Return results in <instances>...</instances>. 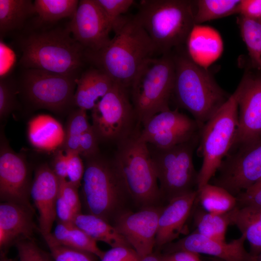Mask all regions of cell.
Instances as JSON below:
<instances>
[{
    "instance_id": "1",
    "label": "cell",
    "mask_w": 261,
    "mask_h": 261,
    "mask_svg": "<svg viewBox=\"0 0 261 261\" xmlns=\"http://www.w3.org/2000/svg\"><path fill=\"white\" fill-rule=\"evenodd\" d=\"M115 35L97 51L85 50L87 63L115 83L129 89L137 74L156 54L148 35L134 16H121L114 25Z\"/></svg>"
},
{
    "instance_id": "2",
    "label": "cell",
    "mask_w": 261,
    "mask_h": 261,
    "mask_svg": "<svg viewBox=\"0 0 261 261\" xmlns=\"http://www.w3.org/2000/svg\"><path fill=\"white\" fill-rule=\"evenodd\" d=\"M182 48L172 51L175 67L172 96L202 127L231 95L218 84L208 69L195 63Z\"/></svg>"
},
{
    "instance_id": "3",
    "label": "cell",
    "mask_w": 261,
    "mask_h": 261,
    "mask_svg": "<svg viewBox=\"0 0 261 261\" xmlns=\"http://www.w3.org/2000/svg\"><path fill=\"white\" fill-rule=\"evenodd\" d=\"M20 64L25 69L80 76L87 64L85 48L73 37L67 27L33 31L19 41Z\"/></svg>"
},
{
    "instance_id": "4",
    "label": "cell",
    "mask_w": 261,
    "mask_h": 261,
    "mask_svg": "<svg viewBox=\"0 0 261 261\" xmlns=\"http://www.w3.org/2000/svg\"><path fill=\"white\" fill-rule=\"evenodd\" d=\"M195 12V0H142L134 16L161 56L186 44Z\"/></svg>"
},
{
    "instance_id": "5",
    "label": "cell",
    "mask_w": 261,
    "mask_h": 261,
    "mask_svg": "<svg viewBox=\"0 0 261 261\" xmlns=\"http://www.w3.org/2000/svg\"><path fill=\"white\" fill-rule=\"evenodd\" d=\"M81 195L87 214L113 224L131 200L123 176L114 160L98 154L86 159Z\"/></svg>"
},
{
    "instance_id": "6",
    "label": "cell",
    "mask_w": 261,
    "mask_h": 261,
    "mask_svg": "<svg viewBox=\"0 0 261 261\" xmlns=\"http://www.w3.org/2000/svg\"><path fill=\"white\" fill-rule=\"evenodd\" d=\"M117 145L113 160L133 203L140 209L159 205L162 196L148 144L136 130Z\"/></svg>"
},
{
    "instance_id": "7",
    "label": "cell",
    "mask_w": 261,
    "mask_h": 261,
    "mask_svg": "<svg viewBox=\"0 0 261 261\" xmlns=\"http://www.w3.org/2000/svg\"><path fill=\"white\" fill-rule=\"evenodd\" d=\"M174 74L172 52L152 58L143 66L129 88L138 124L144 125L155 115L170 109Z\"/></svg>"
},
{
    "instance_id": "8",
    "label": "cell",
    "mask_w": 261,
    "mask_h": 261,
    "mask_svg": "<svg viewBox=\"0 0 261 261\" xmlns=\"http://www.w3.org/2000/svg\"><path fill=\"white\" fill-rule=\"evenodd\" d=\"M238 127V106L233 93L228 101L201 128L198 153L203 158L197 189L215 176L232 149Z\"/></svg>"
},
{
    "instance_id": "9",
    "label": "cell",
    "mask_w": 261,
    "mask_h": 261,
    "mask_svg": "<svg viewBox=\"0 0 261 261\" xmlns=\"http://www.w3.org/2000/svg\"><path fill=\"white\" fill-rule=\"evenodd\" d=\"M199 142V136L166 148L148 145L162 198L169 201L197 187L193 155Z\"/></svg>"
},
{
    "instance_id": "10",
    "label": "cell",
    "mask_w": 261,
    "mask_h": 261,
    "mask_svg": "<svg viewBox=\"0 0 261 261\" xmlns=\"http://www.w3.org/2000/svg\"><path fill=\"white\" fill-rule=\"evenodd\" d=\"M129 90L115 83L91 110V125L99 141L117 143L135 131L137 121Z\"/></svg>"
},
{
    "instance_id": "11",
    "label": "cell",
    "mask_w": 261,
    "mask_h": 261,
    "mask_svg": "<svg viewBox=\"0 0 261 261\" xmlns=\"http://www.w3.org/2000/svg\"><path fill=\"white\" fill-rule=\"evenodd\" d=\"M79 77L26 69L22 86L26 96L34 105L60 112L74 105V90Z\"/></svg>"
},
{
    "instance_id": "12",
    "label": "cell",
    "mask_w": 261,
    "mask_h": 261,
    "mask_svg": "<svg viewBox=\"0 0 261 261\" xmlns=\"http://www.w3.org/2000/svg\"><path fill=\"white\" fill-rule=\"evenodd\" d=\"M213 184L236 197L261 180V139L232 148L223 160Z\"/></svg>"
},
{
    "instance_id": "13",
    "label": "cell",
    "mask_w": 261,
    "mask_h": 261,
    "mask_svg": "<svg viewBox=\"0 0 261 261\" xmlns=\"http://www.w3.org/2000/svg\"><path fill=\"white\" fill-rule=\"evenodd\" d=\"M233 93L238 106V127L232 148L261 139V72L249 65Z\"/></svg>"
},
{
    "instance_id": "14",
    "label": "cell",
    "mask_w": 261,
    "mask_h": 261,
    "mask_svg": "<svg viewBox=\"0 0 261 261\" xmlns=\"http://www.w3.org/2000/svg\"><path fill=\"white\" fill-rule=\"evenodd\" d=\"M201 127L178 109L162 111L151 117L139 131L140 139L148 145L166 148L199 136Z\"/></svg>"
},
{
    "instance_id": "15",
    "label": "cell",
    "mask_w": 261,
    "mask_h": 261,
    "mask_svg": "<svg viewBox=\"0 0 261 261\" xmlns=\"http://www.w3.org/2000/svg\"><path fill=\"white\" fill-rule=\"evenodd\" d=\"M73 38L86 50L97 51L110 41L113 25L95 0H81L67 26Z\"/></svg>"
},
{
    "instance_id": "16",
    "label": "cell",
    "mask_w": 261,
    "mask_h": 261,
    "mask_svg": "<svg viewBox=\"0 0 261 261\" xmlns=\"http://www.w3.org/2000/svg\"><path fill=\"white\" fill-rule=\"evenodd\" d=\"M163 207L149 206L137 212L128 210L119 215L112 224L141 258L153 253Z\"/></svg>"
},
{
    "instance_id": "17",
    "label": "cell",
    "mask_w": 261,
    "mask_h": 261,
    "mask_svg": "<svg viewBox=\"0 0 261 261\" xmlns=\"http://www.w3.org/2000/svg\"><path fill=\"white\" fill-rule=\"evenodd\" d=\"M29 171L23 157L15 153L5 142L0 150V197L25 206L34 211L29 202Z\"/></svg>"
},
{
    "instance_id": "18",
    "label": "cell",
    "mask_w": 261,
    "mask_h": 261,
    "mask_svg": "<svg viewBox=\"0 0 261 261\" xmlns=\"http://www.w3.org/2000/svg\"><path fill=\"white\" fill-rule=\"evenodd\" d=\"M244 235L229 243L207 237L195 232L164 246L165 253L187 251L214 256L222 261H257L258 256L247 252L245 247Z\"/></svg>"
},
{
    "instance_id": "19",
    "label": "cell",
    "mask_w": 261,
    "mask_h": 261,
    "mask_svg": "<svg viewBox=\"0 0 261 261\" xmlns=\"http://www.w3.org/2000/svg\"><path fill=\"white\" fill-rule=\"evenodd\" d=\"M59 183V179L47 165H42L36 169L31 184L30 197L38 212L41 234L51 232L56 219L55 207Z\"/></svg>"
},
{
    "instance_id": "20",
    "label": "cell",
    "mask_w": 261,
    "mask_h": 261,
    "mask_svg": "<svg viewBox=\"0 0 261 261\" xmlns=\"http://www.w3.org/2000/svg\"><path fill=\"white\" fill-rule=\"evenodd\" d=\"M34 211L22 205L10 202L0 204V250L6 255L10 246L22 239H32L35 228Z\"/></svg>"
},
{
    "instance_id": "21",
    "label": "cell",
    "mask_w": 261,
    "mask_h": 261,
    "mask_svg": "<svg viewBox=\"0 0 261 261\" xmlns=\"http://www.w3.org/2000/svg\"><path fill=\"white\" fill-rule=\"evenodd\" d=\"M197 191L175 197L168 201L160 214L155 246H163L178 238L197 202Z\"/></svg>"
},
{
    "instance_id": "22",
    "label": "cell",
    "mask_w": 261,
    "mask_h": 261,
    "mask_svg": "<svg viewBox=\"0 0 261 261\" xmlns=\"http://www.w3.org/2000/svg\"><path fill=\"white\" fill-rule=\"evenodd\" d=\"M185 45L191 59L206 69L220 57L223 50L222 40L217 30L201 25H195Z\"/></svg>"
},
{
    "instance_id": "23",
    "label": "cell",
    "mask_w": 261,
    "mask_h": 261,
    "mask_svg": "<svg viewBox=\"0 0 261 261\" xmlns=\"http://www.w3.org/2000/svg\"><path fill=\"white\" fill-rule=\"evenodd\" d=\"M114 83L104 73L91 66L81 72L77 79L74 105L77 108L91 110L99 99L111 89Z\"/></svg>"
},
{
    "instance_id": "24",
    "label": "cell",
    "mask_w": 261,
    "mask_h": 261,
    "mask_svg": "<svg viewBox=\"0 0 261 261\" xmlns=\"http://www.w3.org/2000/svg\"><path fill=\"white\" fill-rule=\"evenodd\" d=\"M28 136L30 143L36 148L52 151L63 146L65 130L55 118L40 115L29 122Z\"/></svg>"
},
{
    "instance_id": "25",
    "label": "cell",
    "mask_w": 261,
    "mask_h": 261,
    "mask_svg": "<svg viewBox=\"0 0 261 261\" xmlns=\"http://www.w3.org/2000/svg\"><path fill=\"white\" fill-rule=\"evenodd\" d=\"M228 214L230 225L238 228L249 242L250 253L258 256L261 252V208L237 206Z\"/></svg>"
},
{
    "instance_id": "26",
    "label": "cell",
    "mask_w": 261,
    "mask_h": 261,
    "mask_svg": "<svg viewBox=\"0 0 261 261\" xmlns=\"http://www.w3.org/2000/svg\"><path fill=\"white\" fill-rule=\"evenodd\" d=\"M73 223L96 241L103 242L112 247H131L113 225L96 216L80 213L75 216Z\"/></svg>"
},
{
    "instance_id": "27",
    "label": "cell",
    "mask_w": 261,
    "mask_h": 261,
    "mask_svg": "<svg viewBox=\"0 0 261 261\" xmlns=\"http://www.w3.org/2000/svg\"><path fill=\"white\" fill-rule=\"evenodd\" d=\"M35 14L32 0H0V36L21 30Z\"/></svg>"
},
{
    "instance_id": "28",
    "label": "cell",
    "mask_w": 261,
    "mask_h": 261,
    "mask_svg": "<svg viewBox=\"0 0 261 261\" xmlns=\"http://www.w3.org/2000/svg\"><path fill=\"white\" fill-rule=\"evenodd\" d=\"M51 234L57 243L90 252L100 259L104 252L99 248L96 244L97 241L73 222L63 223L58 221Z\"/></svg>"
},
{
    "instance_id": "29",
    "label": "cell",
    "mask_w": 261,
    "mask_h": 261,
    "mask_svg": "<svg viewBox=\"0 0 261 261\" xmlns=\"http://www.w3.org/2000/svg\"><path fill=\"white\" fill-rule=\"evenodd\" d=\"M197 191V201L209 213L225 214L237 206L236 197L220 187L208 183Z\"/></svg>"
},
{
    "instance_id": "30",
    "label": "cell",
    "mask_w": 261,
    "mask_h": 261,
    "mask_svg": "<svg viewBox=\"0 0 261 261\" xmlns=\"http://www.w3.org/2000/svg\"><path fill=\"white\" fill-rule=\"evenodd\" d=\"M194 232L210 238L225 241L226 232L230 221L228 213L217 215L199 207L194 212Z\"/></svg>"
},
{
    "instance_id": "31",
    "label": "cell",
    "mask_w": 261,
    "mask_h": 261,
    "mask_svg": "<svg viewBox=\"0 0 261 261\" xmlns=\"http://www.w3.org/2000/svg\"><path fill=\"white\" fill-rule=\"evenodd\" d=\"M241 0H195V25L225 17L239 13Z\"/></svg>"
},
{
    "instance_id": "32",
    "label": "cell",
    "mask_w": 261,
    "mask_h": 261,
    "mask_svg": "<svg viewBox=\"0 0 261 261\" xmlns=\"http://www.w3.org/2000/svg\"><path fill=\"white\" fill-rule=\"evenodd\" d=\"M78 0H35L33 3L40 23H52L64 18L72 19L77 9Z\"/></svg>"
},
{
    "instance_id": "33",
    "label": "cell",
    "mask_w": 261,
    "mask_h": 261,
    "mask_svg": "<svg viewBox=\"0 0 261 261\" xmlns=\"http://www.w3.org/2000/svg\"><path fill=\"white\" fill-rule=\"evenodd\" d=\"M236 21L248 51L249 65L261 72V23L239 15Z\"/></svg>"
},
{
    "instance_id": "34",
    "label": "cell",
    "mask_w": 261,
    "mask_h": 261,
    "mask_svg": "<svg viewBox=\"0 0 261 261\" xmlns=\"http://www.w3.org/2000/svg\"><path fill=\"white\" fill-rule=\"evenodd\" d=\"M91 127L86 110L77 108L72 111L65 130V139L62 146L65 152L78 153L80 136Z\"/></svg>"
},
{
    "instance_id": "35",
    "label": "cell",
    "mask_w": 261,
    "mask_h": 261,
    "mask_svg": "<svg viewBox=\"0 0 261 261\" xmlns=\"http://www.w3.org/2000/svg\"><path fill=\"white\" fill-rule=\"evenodd\" d=\"M42 235L54 261H96L97 256L90 252L57 243L54 240L51 232Z\"/></svg>"
},
{
    "instance_id": "36",
    "label": "cell",
    "mask_w": 261,
    "mask_h": 261,
    "mask_svg": "<svg viewBox=\"0 0 261 261\" xmlns=\"http://www.w3.org/2000/svg\"><path fill=\"white\" fill-rule=\"evenodd\" d=\"M20 261H54L50 253L40 248L32 239H22L15 243Z\"/></svg>"
},
{
    "instance_id": "37",
    "label": "cell",
    "mask_w": 261,
    "mask_h": 261,
    "mask_svg": "<svg viewBox=\"0 0 261 261\" xmlns=\"http://www.w3.org/2000/svg\"><path fill=\"white\" fill-rule=\"evenodd\" d=\"M15 87L13 80L7 76L0 80V117L7 116L15 106Z\"/></svg>"
},
{
    "instance_id": "38",
    "label": "cell",
    "mask_w": 261,
    "mask_h": 261,
    "mask_svg": "<svg viewBox=\"0 0 261 261\" xmlns=\"http://www.w3.org/2000/svg\"><path fill=\"white\" fill-rule=\"evenodd\" d=\"M113 25L134 4L133 0H95Z\"/></svg>"
},
{
    "instance_id": "39",
    "label": "cell",
    "mask_w": 261,
    "mask_h": 261,
    "mask_svg": "<svg viewBox=\"0 0 261 261\" xmlns=\"http://www.w3.org/2000/svg\"><path fill=\"white\" fill-rule=\"evenodd\" d=\"M68 157V181L77 188L81 185L85 172V165L81 156L76 152H66Z\"/></svg>"
},
{
    "instance_id": "40",
    "label": "cell",
    "mask_w": 261,
    "mask_h": 261,
    "mask_svg": "<svg viewBox=\"0 0 261 261\" xmlns=\"http://www.w3.org/2000/svg\"><path fill=\"white\" fill-rule=\"evenodd\" d=\"M58 194L77 214L81 212V201L78 191V188L66 179H59Z\"/></svg>"
},
{
    "instance_id": "41",
    "label": "cell",
    "mask_w": 261,
    "mask_h": 261,
    "mask_svg": "<svg viewBox=\"0 0 261 261\" xmlns=\"http://www.w3.org/2000/svg\"><path fill=\"white\" fill-rule=\"evenodd\" d=\"M141 257L130 246H119L104 251L101 261H140Z\"/></svg>"
},
{
    "instance_id": "42",
    "label": "cell",
    "mask_w": 261,
    "mask_h": 261,
    "mask_svg": "<svg viewBox=\"0 0 261 261\" xmlns=\"http://www.w3.org/2000/svg\"><path fill=\"white\" fill-rule=\"evenodd\" d=\"M99 141L92 126L80 136L79 154L85 159L99 154Z\"/></svg>"
},
{
    "instance_id": "43",
    "label": "cell",
    "mask_w": 261,
    "mask_h": 261,
    "mask_svg": "<svg viewBox=\"0 0 261 261\" xmlns=\"http://www.w3.org/2000/svg\"><path fill=\"white\" fill-rule=\"evenodd\" d=\"M239 15L261 23V0H241Z\"/></svg>"
},
{
    "instance_id": "44",
    "label": "cell",
    "mask_w": 261,
    "mask_h": 261,
    "mask_svg": "<svg viewBox=\"0 0 261 261\" xmlns=\"http://www.w3.org/2000/svg\"><path fill=\"white\" fill-rule=\"evenodd\" d=\"M56 216L58 221L63 223H71L76 214L58 194L56 203Z\"/></svg>"
},
{
    "instance_id": "45",
    "label": "cell",
    "mask_w": 261,
    "mask_h": 261,
    "mask_svg": "<svg viewBox=\"0 0 261 261\" xmlns=\"http://www.w3.org/2000/svg\"><path fill=\"white\" fill-rule=\"evenodd\" d=\"M237 206L261 208V188L251 192H243L236 197Z\"/></svg>"
},
{
    "instance_id": "46",
    "label": "cell",
    "mask_w": 261,
    "mask_h": 261,
    "mask_svg": "<svg viewBox=\"0 0 261 261\" xmlns=\"http://www.w3.org/2000/svg\"><path fill=\"white\" fill-rule=\"evenodd\" d=\"M55 174L59 179L67 178L68 157L66 153L62 150L56 153L52 168Z\"/></svg>"
},
{
    "instance_id": "47",
    "label": "cell",
    "mask_w": 261,
    "mask_h": 261,
    "mask_svg": "<svg viewBox=\"0 0 261 261\" xmlns=\"http://www.w3.org/2000/svg\"><path fill=\"white\" fill-rule=\"evenodd\" d=\"M161 261H202L200 255L187 251H177L160 255Z\"/></svg>"
},
{
    "instance_id": "48",
    "label": "cell",
    "mask_w": 261,
    "mask_h": 261,
    "mask_svg": "<svg viewBox=\"0 0 261 261\" xmlns=\"http://www.w3.org/2000/svg\"><path fill=\"white\" fill-rule=\"evenodd\" d=\"M140 261H161L160 255H158L152 253L141 258Z\"/></svg>"
},
{
    "instance_id": "49",
    "label": "cell",
    "mask_w": 261,
    "mask_h": 261,
    "mask_svg": "<svg viewBox=\"0 0 261 261\" xmlns=\"http://www.w3.org/2000/svg\"><path fill=\"white\" fill-rule=\"evenodd\" d=\"M261 188V180L253 185L248 190L245 191L246 192H251L257 190ZM245 192V191H244Z\"/></svg>"
},
{
    "instance_id": "50",
    "label": "cell",
    "mask_w": 261,
    "mask_h": 261,
    "mask_svg": "<svg viewBox=\"0 0 261 261\" xmlns=\"http://www.w3.org/2000/svg\"><path fill=\"white\" fill-rule=\"evenodd\" d=\"M0 261H15L14 260L8 258L6 255H0Z\"/></svg>"
},
{
    "instance_id": "51",
    "label": "cell",
    "mask_w": 261,
    "mask_h": 261,
    "mask_svg": "<svg viewBox=\"0 0 261 261\" xmlns=\"http://www.w3.org/2000/svg\"><path fill=\"white\" fill-rule=\"evenodd\" d=\"M257 261H261V252L258 255Z\"/></svg>"
},
{
    "instance_id": "52",
    "label": "cell",
    "mask_w": 261,
    "mask_h": 261,
    "mask_svg": "<svg viewBox=\"0 0 261 261\" xmlns=\"http://www.w3.org/2000/svg\"><path fill=\"white\" fill-rule=\"evenodd\" d=\"M202 261H203L202 260ZM212 261H222V260H220V259H217V258H216V259H214V260H212Z\"/></svg>"
}]
</instances>
